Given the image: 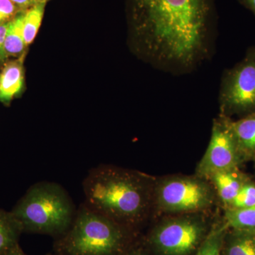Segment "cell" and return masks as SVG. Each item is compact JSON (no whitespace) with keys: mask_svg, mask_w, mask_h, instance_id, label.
I'll return each mask as SVG.
<instances>
[{"mask_svg":"<svg viewBox=\"0 0 255 255\" xmlns=\"http://www.w3.org/2000/svg\"><path fill=\"white\" fill-rule=\"evenodd\" d=\"M134 51L174 75L193 73L212 56L216 0H127Z\"/></svg>","mask_w":255,"mask_h":255,"instance_id":"cell-1","label":"cell"},{"mask_svg":"<svg viewBox=\"0 0 255 255\" xmlns=\"http://www.w3.org/2000/svg\"><path fill=\"white\" fill-rule=\"evenodd\" d=\"M155 180L138 171L102 164L84 180V204L133 231L153 208Z\"/></svg>","mask_w":255,"mask_h":255,"instance_id":"cell-2","label":"cell"},{"mask_svg":"<svg viewBox=\"0 0 255 255\" xmlns=\"http://www.w3.org/2000/svg\"><path fill=\"white\" fill-rule=\"evenodd\" d=\"M132 232L82 204L68 231L55 239L54 255H126Z\"/></svg>","mask_w":255,"mask_h":255,"instance_id":"cell-3","label":"cell"},{"mask_svg":"<svg viewBox=\"0 0 255 255\" xmlns=\"http://www.w3.org/2000/svg\"><path fill=\"white\" fill-rule=\"evenodd\" d=\"M11 212L23 233L47 235L57 239L73 224L77 209L67 191L58 183L40 182L32 185Z\"/></svg>","mask_w":255,"mask_h":255,"instance_id":"cell-4","label":"cell"},{"mask_svg":"<svg viewBox=\"0 0 255 255\" xmlns=\"http://www.w3.org/2000/svg\"><path fill=\"white\" fill-rule=\"evenodd\" d=\"M212 184L198 175H175L156 179L153 207L170 215L200 214L217 200Z\"/></svg>","mask_w":255,"mask_h":255,"instance_id":"cell-5","label":"cell"},{"mask_svg":"<svg viewBox=\"0 0 255 255\" xmlns=\"http://www.w3.org/2000/svg\"><path fill=\"white\" fill-rule=\"evenodd\" d=\"M172 216L151 231V248L157 255H194L211 228L204 213Z\"/></svg>","mask_w":255,"mask_h":255,"instance_id":"cell-6","label":"cell"},{"mask_svg":"<svg viewBox=\"0 0 255 255\" xmlns=\"http://www.w3.org/2000/svg\"><path fill=\"white\" fill-rule=\"evenodd\" d=\"M219 105V114L230 119L255 114V45L247 49L241 61L223 71Z\"/></svg>","mask_w":255,"mask_h":255,"instance_id":"cell-7","label":"cell"},{"mask_svg":"<svg viewBox=\"0 0 255 255\" xmlns=\"http://www.w3.org/2000/svg\"><path fill=\"white\" fill-rule=\"evenodd\" d=\"M231 119L221 114L214 119L209 145L196 167V175L209 179L213 174L241 168L245 163L231 130Z\"/></svg>","mask_w":255,"mask_h":255,"instance_id":"cell-8","label":"cell"},{"mask_svg":"<svg viewBox=\"0 0 255 255\" xmlns=\"http://www.w3.org/2000/svg\"><path fill=\"white\" fill-rule=\"evenodd\" d=\"M250 179L251 177L242 172L241 168H236L217 172L211 176L208 180L212 184L217 199L225 209Z\"/></svg>","mask_w":255,"mask_h":255,"instance_id":"cell-9","label":"cell"},{"mask_svg":"<svg viewBox=\"0 0 255 255\" xmlns=\"http://www.w3.org/2000/svg\"><path fill=\"white\" fill-rule=\"evenodd\" d=\"M23 56L4 64L0 73V103L9 105L19 95L24 83Z\"/></svg>","mask_w":255,"mask_h":255,"instance_id":"cell-10","label":"cell"},{"mask_svg":"<svg viewBox=\"0 0 255 255\" xmlns=\"http://www.w3.org/2000/svg\"><path fill=\"white\" fill-rule=\"evenodd\" d=\"M231 127L243 162H255V114L231 119Z\"/></svg>","mask_w":255,"mask_h":255,"instance_id":"cell-11","label":"cell"},{"mask_svg":"<svg viewBox=\"0 0 255 255\" xmlns=\"http://www.w3.org/2000/svg\"><path fill=\"white\" fill-rule=\"evenodd\" d=\"M222 255H255V233L228 229Z\"/></svg>","mask_w":255,"mask_h":255,"instance_id":"cell-12","label":"cell"},{"mask_svg":"<svg viewBox=\"0 0 255 255\" xmlns=\"http://www.w3.org/2000/svg\"><path fill=\"white\" fill-rule=\"evenodd\" d=\"M23 231L11 211L0 208V255L18 245Z\"/></svg>","mask_w":255,"mask_h":255,"instance_id":"cell-13","label":"cell"},{"mask_svg":"<svg viewBox=\"0 0 255 255\" xmlns=\"http://www.w3.org/2000/svg\"><path fill=\"white\" fill-rule=\"evenodd\" d=\"M228 228L224 219L211 226L207 236L193 255H222L223 243Z\"/></svg>","mask_w":255,"mask_h":255,"instance_id":"cell-14","label":"cell"},{"mask_svg":"<svg viewBox=\"0 0 255 255\" xmlns=\"http://www.w3.org/2000/svg\"><path fill=\"white\" fill-rule=\"evenodd\" d=\"M23 11L20 12L9 23L4 43L7 58L11 56L19 58L23 56L26 47L23 32Z\"/></svg>","mask_w":255,"mask_h":255,"instance_id":"cell-15","label":"cell"},{"mask_svg":"<svg viewBox=\"0 0 255 255\" xmlns=\"http://www.w3.org/2000/svg\"><path fill=\"white\" fill-rule=\"evenodd\" d=\"M224 211L223 219L230 229L255 233V206Z\"/></svg>","mask_w":255,"mask_h":255,"instance_id":"cell-16","label":"cell"},{"mask_svg":"<svg viewBox=\"0 0 255 255\" xmlns=\"http://www.w3.org/2000/svg\"><path fill=\"white\" fill-rule=\"evenodd\" d=\"M45 6L46 4L36 3L23 11V32L26 46L36 38L44 15Z\"/></svg>","mask_w":255,"mask_h":255,"instance_id":"cell-17","label":"cell"},{"mask_svg":"<svg viewBox=\"0 0 255 255\" xmlns=\"http://www.w3.org/2000/svg\"><path fill=\"white\" fill-rule=\"evenodd\" d=\"M253 206H255V182L251 178L224 210L247 209Z\"/></svg>","mask_w":255,"mask_h":255,"instance_id":"cell-18","label":"cell"},{"mask_svg":"<svg viewBox=\"0 0 255 255\" xmlns=\"http://www.w3.org/2000/svg\"><path fill=\"white\" fill-rule=\"evenodd\" d=\"M20 11L11 0H0V25L12 21Z\"/></svg>","mask_w":255,"mask_h":255,"instance_id":"cell-19","label":"cell"},{"mask_svg":"<svg viewBox=\"0 0 255 255\" xmlns=\"http://www.w3.org/2000/svg\"><path fill=\"white\" fill-rule=\"evenodd\" d=\"M9 23L0 25V62H4L7 58V55L5 52L4 43Z\"/></svg>","mask_w":255,"mask_h":255,"instance_id":"cell-20","label":"cell"},{"mask_svg":"<svg viewBox=\"0 0 255 255\" xmlns=\"http://www.w3.org/2000/svg\"><path fill=\"white\" fill-rule=\"evenodd\" d=\"M21 11H26L35 4L33 0H11Z\"/></svg>","mask_w":255,"mask_h":255,"instance_id":"cell-21","label":"cell"},{"mask_svg":"<svg viewBox=\"0 0 255 255\" xmlns=\"http://www.w3.org/2000/svg\"><path fill=\"white\" fill-rule=\"evenodd\" d=\"M242 6L250 10L255 16V0H237Z\"/></svg>","mask_w":255,"mask_h":255,"instance_id":"cell-22","label":"cell"},{"mask_svg":"<svg viewBox=\"0 0 255 255\" xmlns=\"http://www.w3.org/2000/svg\"><path fill=\"white\" fill-rule=\"evenodd\" d=\"M1 255H26L23 250L21 249V247L19 246V244L17 246L14 247V248L10 249L9 251L6 252L4 254Z\"/></svg>","mask_w":255,"mask_h":255,"instance_id":"cell-23","label":"cell"},{"mask_svg":"<svg viewBox=\"0 0 255 255\" xmlns=\"http://www.w3.org/2000/svg\"><path fill=\"white\" fill-rule=\"evenodd\" d=\"M126 255H149L142 248H132Z\"/></svg>","mask_w":255,"mask_h":255,"instance_id":"cell-24","label":"cell"},{"mask_svg":"<svg viewBox=\"0 0 255 255\" xmlns=\"http://www.w3.org/2000/svg\"><path fill=\"white\" fill-rule=\"evenodd\" d=\"M33 1H34L35 4H36V3H41V4H46V2L48 1V0H33Z\"/></svg>","mask_w":255,"mask_h":255,"instance_id":"cell-25","label":"cell"},{"mask_svg":"<svg viewBox=\"0 0 255 255\" xmlns=\"http://www.w3.org/2000/svg\"></svg>","mask_w":255,"mask_h":255,"instance_id":"cell-26","label":"cell"},{"mask_svg":"<svg viewBox=\"0 0 255 255\" xmlns=\"http://www.w3.org/2000/svg\"></svg>","mask_w":255,"mask_h":255,"instance_id":"cell-27","label":"cell"}]
</instances>
